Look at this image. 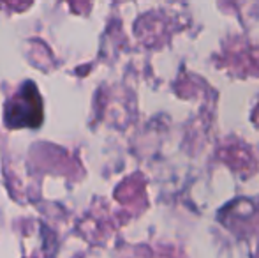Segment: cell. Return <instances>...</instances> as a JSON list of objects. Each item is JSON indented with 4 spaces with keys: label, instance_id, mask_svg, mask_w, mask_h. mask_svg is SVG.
<instances>
[{
    "label": "cell",
    "instance_id": "6da1fadb",
    "mask_svg": "<svg viewBox=\"0 0 259 258\" xmlns=\"http://www.w3.org/2000/svg\"><path fill=\"white\" fill-rule=\"evenodd\" d=\"M6 122L13 128L18 126L41 124V97L32 83L21 89V92L7 104Z\"/></svg>",
    "mask_w": 259,
    "mask_h": 258
}]
</instances>
